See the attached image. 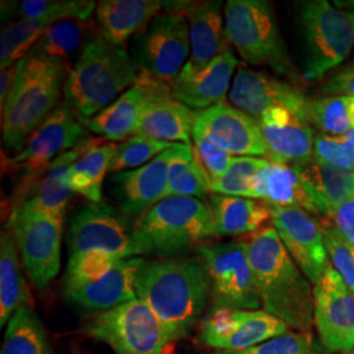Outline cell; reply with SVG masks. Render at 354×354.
I'll return each instance as SVG.
<instances>
[{
  "label": "cell",
  "instance_id": "1",
  "mask_svg": "<svg viewBox=\"0 0 354 354\" xmlns=\"http://www.w3.org/2000/svg\"><path fill=\"white\" fill-rule=\"evenodd\" d=\"M136 291L177 342L187 339L203 322L210 301V281L200 257L145 260L136 279Z\"/></svg>",
  "mask_w": 354,
  "mask_h": 354
},
{
  "label": "cell",
  "instance_id": "2",
  "mask_svg": "<svg viewBox=\"0 0 354 354\" xmlns=\"http://www.w3.org/2000/svg\"><path fill=\"white\" fill-rule=\"evenodd\" d=\"M245 241L261 308L291 330L313 333L314 285L291 259L273 226Z\"/></svg>",
  "mask_w": 354,
  "mask_h": 354
},
{
  "label": "cell",
  "instance_id": "3",
  "mask_svg": "<svg viewBox=\"0 0 354 354\" xmlns=\"http://www.w3.org/2000/svg\"><path fill=\"white\" fill-rule=\"evenodd\" d=\"M67 66L30 51L19 62L12 91L1 109L4 146L23 151L30 136L58 106L67 80Z\"/></svg>",
  "mask_w": 354,
  "mask_h": 354
},
{
  "label": "cell",
  "instance_id": "4",
  "mask_svg": "<svg viewBox=\"0 0 354 354\" xmlns=\"http://www.w3.org/2000/svg\"><path fill=\"white\" fill-rule=\"evenodd\" d=\"M137 62L127 48L109 44L102 35L88 38L64 84V102L79 118H91L138 83Z\"/></svg>",
  "mask_w": 354,
  "mask_h": 354
},
{
  "label": "cell",
  "instance_id": "5",
  "mask_svg": "<svg viewBox=\"0 0 354 354\" xmlns=\"http://www.w3.org/2000/svg\"><path fill=\"white\" fill-rule=\"evenodd\" d=\"M131 236L138 256L171 257L216 238L212 206L192 197H168L137 218Z\"/></svg>",
  "mask_w": 354,
  "mask_h": 354
},
{
  "label": "cell",
  "instance_id": "6",
  "mask_svg": "<svg viewBox=\"0 0 354 354\" xmlns=\"http://www.w3.org/2000/svg\"><path fill=\"white\" fill-rule=\"evenodd\" d=\"M225 28L228 42L245 64L269 67L277 75L297 80V71L269 1L228 0Z\"/></svg>",
  "mask_w": 354,
  "mask_h": 354
},
{
  "label": "cell",
  "instance_id": "7",
  "mask_svg": "<svg viewBox=\"0 0 354 354\" xmlns=\"http://www.w3.org/2000/svg\"><path fill=\"white\" fill-rule=\"evenodd\" d=\"M82 332L106 344L115 354H169L175 344L165 323L138 298L92 314Z\"/></svg>",
  "mask_w": 354,
  "mask_h": 354
},
{
  "label": "cell",
  "instance_id": "8",
  "mask_svg": "<svg viewBox=\"0 0 354 354\" xmlns=\"http://www.w3.org/2000/svg\"><path fill=\"white\" fill-rule=\"evenodd\" d=\"M89 138L86 127L70 105L66 102L59 104L30 136L23 151L4 160V167L8 171L21 174V181L13 196L12 209L26 201L57 158Z\"/></svg>",
  "mask_w": 354,
  "mask_h": 354
},
{
  "label": "cell",
  "instance_id": "9",
  "mask_svg": "<svg viewBox=\"0 0 354 354\" xmlns=\"http://www.w3.org/2000/svg\"><path fill=\"white\" fill-rule=\"evenodd\" d=\"M304 39V77L317 80L342 64L354 45V16L327 0L298 4Z\"/></svg>",
  "mask_w": 354,
  "mask_h": 354
},
{
  "label": "cell",
  "instance_id": "10",
  "mask_svg": "<svg viewBox=\"0 0 354 354\" xmlns=\"http://www.w3.org/2000/svg\"><path fill=\"white\" fill-rule=\"evenodd\" d=\"M129 53L143 75L169 86L189 59L188 19L183 13L165 10L134 36Z\"/></svg>",
  "mask_w": 354,
  "mask_h": 354
},
{
  "label": "cell",
  "instance_id": "11",
  "mask_svg": "<svg viewBox=\"0 0 354 354\" xmlns=\"http://www.w3.org/2000/svg\"><path fill=\"white\" fill-rule=\"evenodd\" d=\"M32 285L42 290L49 286L61 269L64 219L35 210L26 203L12 209L8 219Z\"/></svg>",
  "mask_w": 354,
  "mask_h": 354
},
{
  "label": "cell",
  "instance_id": "12",
  "mask_svg": "<svg viewBox=\"0 0 354 354\" xmlns=\"http://www.w3.org/2000/svg\"><path fill=\"white\" fill-rule=\"evenodd\" d=\"M196 250L210 281L212 308H261L245 241L205 243Z\"/></svg>",
  "mask_w": 354,
  "mask_h": 354
},
{
  "label": "cell",
  "instance_id": "13",
  "mask_svg": "<svg viewBox=\"0 0 354 354\" xmlns=\"http://www.w3.org/2000/svg\"><path fill=\"white\" fill-rule=\"evenodd\" d=\"M289 330L283 322L264 310L212 308L200 324L198 340L214 351L236 352Z\"/></svg>",
  "mask_w": 354,
  "mask_h": 354
},
{
  "label": "cell",
  "instance_id": "14",
  "mask_svg": "<svg viewBox=\"0 0 354 354\" xmlns=\"http://www.w3.org/2000/svg\"><path fill=\"white\" fill-rule=\"evenodd\" d=\"M314 326L328 353H353L354 292L332 266L314 285Z\"/></svg>",
  "mask_w": 354,
  "mask_h": 354
},
{
  "label": "cell",
  "instance_id": "15",
  "mask_svg": "<svg viewBox=\"0 0 354 354\" xmlns=\"http://www.w3.org/2000/svg\"><path fill=\"white\" fill-rule=\"evenodd\" d=\"M70 254L102 251L122 260L138 257L131 231L111 205L91 203L76 212L68 231Z\"/></svg>",
  "mask_w": 354,
  "mask_h": 354
},
{
  "label": "cell",
  "instance_id": "16",
  "mask_svg": "<svg viewBox=\"0 0 354 354\" xmlns=\"http://www.w3.org/2000/svg\"><path fill=\"white\" fill-rule=\"evenodd\" d=\"M272 225L304 276L317 283L330 268L319 218L301 207L272 206Z\"/></svg>",
  "mask_w": 354,
  "mask_h": 354
},
{
  "label": "cell",
  "instance_id": "17",
  "mask_svg": "<svg viewBox=\"0 0 354 354\" xmlns=\"http://www.w3.org/2000/svg\"><path fill=\"white\" fill-rule=\"evenodd\" d=\"M228 99L232 106L254 120L273 108H285L310 122V99L301 89L245 66L234 76Z\"/></svg>",
  "mask_w": 354,
  "mask_h": 354
},
{
  "label": "cell",
  "instance_id": "18",
  "mask_svg": "<svg viewBox=\"0 0 354 354\" xmlns=\"http://www.w3.org/2000/svg\"><path fill=\"white\" fill-rule=\"evenodd\" d=\"M165 10L183 13L189 23L190 57L178 75H189L227 50L222 1H165Z\"/></svg>",
  "mask_w": 354,
  "mask_h": 354
},
{
  "label": "cell",
  "instance_id": "19",
  "mask_svg": "<svg viewBox=\"0 0 354 354\" xmlns=\"http://www.w3.org/2000/svg\"><path fill=\"white\" fill-rule=\"evenodd\" d=\"M180 147L181 143H175L147 165L113 174L111 181L122 216H140L163 200L168 168Z\"/></svg>",
  "mask_w": 354,
  "mask_h": 354
},
{
  "label": "cell",
  "instance_id": "20",
  "mask_svg": "<svg viewBox=\"0 0 354 354\" xmlns=\"http://www.w3.org/2000/svg\"><path fill=\"white\" fill-rule=\"evenodd\" d=\"M272 163L294 165L314 158L315 136L307 120L285 108H273L257 120Z\"/></svg>",
  "mask_w": 354,
  "mask_h": 354
},
{
  "label": "cell",
  "instance_id": "21",
  "mask_svg": "<svg viewBox=\"0 0 354 354\" xmlns=\"http://www.w3.org/2000/svg\"><path fill=\"white\" fill-rule=\"evenodd\" d=\"M235 156H266V146L257 121L223 102L198 113L196 127Z\"/></svg>",
  "mask_w": 354,
  "mask_h": 354
},
{
  "label": "cell",
  "instance_id": "22",
  "mask_svg": "<svg viewBox=\"0 0 354 354\" xmlns=\"http://www.w3.org/2000/svg\"><path fill=\"white\" fill-rule=\"evenodd\" d=\"M239 61L231 49L223 51L203 68L189 75H178L169 84L171 95L196 112L225 102Z\"/></svg>",
  "mask_w": 354,
  "mask_h": 354
},
{
  "label": "cell",
  "instance_id": "23",
  "mask_svg": "<svg viewBox=\"0 0 354 354\" xmlns=\"http://www.w3.org/2000/svg\"><path fill=\"white\" fill-rule=\"evenodd\" d=\"M162 86L163 83L142 74L137 84L127 89L102 112L91 118L79 120L86 129L104 140H121L136 136L140 115L155 92Z\"/></svg>",
  "mask_w": 354,
  "mask_h": 354
},
{
  "label": "cell",
  "instance_id": "24",
  "mask_svg": "<svg viewBox=\"0 0 354 354\" xmlns=\"http://www.w3.org/2000/svg\"><path fill=\"white\" fill-rule=\"evenodd\" d=\"M197 117L198 112L175 100L169 86L163 84L146 105L136 136L168 143L181 142L192 145Z\"/></svg>",
  "mask_w": 354,
  "mask_h": 354
},
{
  "label": "cell",
  "instance_id": "25",
  "mask_svg": "<svg viewBox=\"0 0 354 354\" xmlns=\"http://www.w3.org/2000/svg\"><path fill=\"white\" fill-rule=\"evenodd\" d=\"M145 259L130 257L120 260L102 279L66 294L70 304L91 314L112 310L138 298L136 279Z\"/></svg>",
  "mask_w": 354,
  "mask_h": 354
},
{
  "label": "cell",
  "instance_id": "26",
  "mask_svg": "<svg viewBox=\"0 0 354 354\" xmlns=\"http://www.w3.org/2000/svg\"><path fill=\"white\" fill-rule=\"evenodd\" d=\"M165 7V1L159 0H104L97 3L95 17L102 37L114 46L125 48Z\"/></svg>",
  "mask_w": 354,
  "mask_h": 354
},
{
  "label": "cell",
  "instance_id": "27",
  "mask_svg": "<svg viewBox=\"0 0 354 354\" xmlns=\"http://www.w3.org/2000/svg\"><path fill=\"white\" fill-rule=\"evenodd\" d=\"M290 167L301 178L319 218H328L333 210L354 197V171L324 165L314 158Z\"/></svg>",
  "mask_w": 354,
  "mask_h": 354
},
{
  "label": "cell",
  "instance_id": "28",
  "mask_svg": "<svg viewBox=\"0 0 354 354\" xmlns=\"http://www.w3.org/2000/svg\"><path fill=\"white\" fill-rule=\"evenodd\" d=\"M99 145H102V140L91 137L75 149L57 158L23 203L35 210L54 215L64 221L66 207L75 194L66 183V174L83 153Z\"/></svg>",
  "mask_w": 354,
  "mask_h": 354
},
{
  "label": "cell",
  "instance_id": "29",
  "mask_svg": "<svg viewBox=\"0 0 354 354\" xmlns=\"http://www.w3.org/2000/svg\"><path fill=\"white\" fill-rule=\"evenodd\" d=\"M209 205L214 214L216 238L252 235L272 222V206L264 201L210 194Z\"/></svg>",
  "mask_w": 354,
  "mask_h": 354
},
{
  "label": "cell",
  "instance_id": "30",
  "mask_svg": "<svg viewBox=\"0 0 354 354\" xmlns=\"http://www.w3.org/2000/svg\"><path fill=\"white\" fill-rule=\"evenodd\" d=\"M251 198L270 206L301 207L319 218L315 205L290 165L269 162L253 180Z\"/></svg>",
  "mask_w": 354,
  "mask_h": 354
},
{
  "label": "cell",
  "instance_id": "31",
  "mask_svg": "<svg viewBox=\"0 0 354 354\" xmlns=\"http://www.w3.org/2000/svg\"><path fill=\"white\" fill-rule=\"evenodd\" d=\"M21 263L12 231H3L0 238V327L8 324L10 319L20 307H35Z\"/></svg>",
  "mask_w": 354,
  "mask_h": 354
},
{
  "label": "cell",
  "instance_id": "32",
  "mask_svg": "<svg viewBox=\"0 0 354 354\" xmlns=\"http://www.w3.org/2000/svg\"><path fill=\"white\" fill-rule=\"evenodd\" d=\"M117 150V143H102L83 153L66 174V183L74 193L91 203H102V183Z\"/></svg>",
  "mask_w": 354,
  "mask_h": 354
},
{
  "label": "cell",
  "instance_id": "33",
  "mask_svg": "<svg viewBox=\"0 0 354 354\" xmlns=\"http://www.w3.org/2000/svg\"><path fill=\"white\" fill-rule=\"evenodd\" d=\"M0 354H55L35 307L23 306L13 314Z\"/></svg>",
  "mask_w": 354,
  "mask_h": 354
},
{
  "label": "cell",
  "instance_id": "34",
  "mask_svg": "<svg viewBox=\"0 0 354 354\" xmlns=\"http://www.w3.org/2000/svg\"><path fill=\"white\" fill-rule=\"evenodd\" d=\"M210 194V177L197 160L193 145L181 143L168 168L163 200L168 197H192L203 201Z\"/></svg>",
  "mask_w": 354,
  "mask_h": 354
},
{
  "label": "cell",
  "instance_id": "35",
  "mask_svg": "<svg viewBox=\"0 0 354 354\" xmlns=\"http://www.w3.org/2000/svg\"><path fill=\"white\" fill-rule=\"evenodd\" d=\"M97 4L88 0H23L3 3V11L7 15L17 16L19 20L53 19L62 21L75 19L87 21L96 11Z\"/></svg>",
  "mask_w": 354,
  "mask_h": 354
},
{
  "label": "cell",
  "instance_id": "36",
  "mask_svg": "<svg viewBox=\"0 0 354 354\" xmlns=\"http://www.w3.org/2000/svg\"><path fill=\"white\" fill-rule=\"evenodd\" d=\"M87 21L68 19L58 21L41 36L30 51L67 62L79 58L84 49Z\"/></svg>",
  "mask_w": 354,
  "mask_h": 354
},
{
  "label": "cell",
  "instance_id": "37",
  "mask_svg": "<svg viewBox=\"0 0 354 354\" xmlns=\"http://www.w3.org/2000/svg\"><path fill=\"white\" fill-rule=\"evenodd\" d=\"M58 21L53 19L17 20L1 29L0 35V66H8L20 62L35 48L38 39Z\"/></svg>",
  "mask_w": 354,
  "mask_h": 354
},
{
  "label": "cell",
  "instance_id": "38",
  "mask_svg": "<svg viewBox=\"0 0 354 354\" xmlns=\"http://www.w3.org/2000/svg\"><path fill=\"white\" fill-rule=\"evenodd\" d=\"M310 124L328 136L354 131V96H327L310 100Z\"/></svg>",
  "mask_w": 354,
  "mask_h": 354
},
{
  "label": "cell",
  "instance_id": "39",
  "mask_svg": "<svg viewBox=\"0 0 354 354\" xmlns=\"http://www.w3.org/2000/svg\"><path fill=\"white\" fill-rule=\"evenodd\" d=\"M118 261L120 259L102 251L70 254L64 274V294L102 279Z\"/></svg>",
  "mask_w": 354,
  "mask_h": 354
},
{
  "label": "cell",
  "instance_id": "40",
  "mask_svg": "<svg viewBox=\"0 0 354 354\" xmlns=\"http://www.w3.org/2000/svg\"><path fill=\"white\" fill-rule=\"evenodd\" d=\"M269 163L266 158L234 156L227 172L210 184L212 194L251 198L253 180Z\"/></svg>",
  "mask_w": 354,
  "mask_h": 354
},
{
  "label": "cell",
  "instance_id": "41",
  "mask_svg": "<svg viewBox=\"0 0 354 354\" xmlns=\"http://www.w3.org/2000/svg\"><path fill=\"white\" fill-rule=\"evenodd\" d=\"M175 143L152 140L145 136H134L117 145L109 172H125L127 169H137L142 165L150 163L162 152Z\"/></svg>",
  "mask_w": 354,
  "mask_h": 354
},
{
  "label": "cell",
  "instance_id": "42",
  "mask_svg": "<svg viewBox=\"0 0 354 354\" xmlns=\"http://www.w3.org/2000/svg\"><path fill=\"white\" fill-rule=\"evenodd\" d=\"M330 266L354 292V245L327 219L319 218Z\"/></svg>",
  "mask_w": 354,
  "mask_h": 354
},
{
  "label": "cell",
  "instance_id": "43",
  "mask_svg": "<svg viewBox=\"0 0 354 354\" xmlns=\"http://www.w3.org/2000/svg\"><path fill=\"white\" fill-rule=\"evenodd\" d=\"M314 159L324 165L354 171V131L342 136H315Z\"/></svg>",
  "mask_w": 354,
  "mask_h": 354
},
{
  "label": "cell",
  "instance_id": "44",
  "mask_svg": "<svg viewBox=\"0 0 354 354\" xmlns=\"http://www.w3.org/2000/svg\"><path fill=\"white\" fill-rule=\"evenodd\" d=\"M314 348L315 344L313 333L289 330L244 351H214L213 354H311Z\"/></svg>",
  "mask_w": 354,
  "mask_h": 354
},
{
  "label": "cell",
  "instance_id": "45",
  "mask_svg": "<svg viewBox=\"0 0 354 354\" xmlns=\"http://www.w3.org/2000/svg\"><path fill=\"white\" fill-rule=\"evenodd\" d=\"M193 140L194 155L200 165H203L207 176L210 177L212 184V181L223 176L227 172L234 156L198 129H194L193 131Z\"/></svg>",
  "mask_w": 354,
  "mask_h": 354
},
{
  "label": "cell",
  "instance_id": "46",
  "mask_svg": "<svg viewBox=\"0 0 354 354\" xmlns=\"http://www.w3.org/2000/svg\"><path fill=\"white\" fill-rule=\"evenodd\" d=\"M327 219L354 245V197L333 210Z\"/></svg>",
  "mask_w": 354,
  "mask_h": 354
},
{
  "label": "cell",
  "instance_id": "47",
  "mask_svg": "<svg viewBox=\"0 0 354 354\" xmlns=\"http://www.w3.org/2000/svg\"><path fill=\"white\" fill-rule=\"evenodd\" d=\"M323 92L330 96H354V67L332 76L324 84Z\"/></svg>",
  "mask_w": 354,
  "mask_h": 354
},
{
  "label": "cell",
  "instance_id": "48",
  "mask_svg": "<svg viewBox=\"0 0 354 354\" xmlns=\"http://www.w3.org/2000/svg\"><path fill=\"white\" fill-rule=\"evenodd\" d=\"M17 71H19V62L12 66H8L6 68H1V73H0V105H1V109L4 108L6 102L15 86Z\"/></svg>",
  "mask_w": 354,
  "mask_h": 354
},
{
  "label": "cell",
  "instance_id": "49",
  "mask_svg": "<svg viewBox=\"0 0 354 354\" xmlns=\"http://www.w3.org/2000/svg\"><path fill=\"white\" fill-rule=\"evenodd\" d=\"M333 4L345 12L351 13L354 16V0H336Z\"/></svg>",
  "mask_w": 354,
  "mask_h": 354
},
{
  "label": "cell",
  "instance_id": "50",
  "mask_svg": "<svg viewBox=\"0 0 354 354\" xmlns=\"http://www.w3.org/2000/svg\"><path fill=\"white\" fill-rule=\"evenodd\" d=\"M311 354H320V352H319V349H317V346L314 348V351H313V353Z\"/></svg>",
  "mask_w": 354,
  "mask_h": 354
},
{
  "label": "cell",
  "instance_id": "51",
  "mask_svg": "<svg viewBox=\"0 0 354 354\" xmlns=\"http://www.w3.org/2000/svg\"><path fill=\"white\" fill-rule=\"evenodd\" d=\"M352 354H354V352H353V353H352Z\"/></svg>",
  "mask_w": 354,
  "mask_h": 354
}]
</instances>
